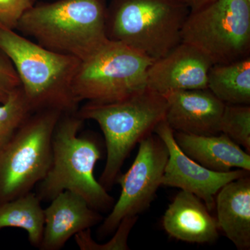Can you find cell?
<instances>
[{
  "label": "cell",
  "mask_w": 250,
  "mask_h": 250,
  "mask_svg": "<svg viewBox=\"0 0 250 250\" xmlns=\"http://www.w3.org/2000/svg\"><path fill=\"white\" fill-rule=\"evenodd\" d=\"M0 52L12 62L31 111L76 113L80 103L72 84L82 61L49 50L3 27H0Z\"/></svg>",
  "instance_id": "6da1fadb"
},
{
  "label": "cell",
  "mask_w": 250,
  "mask_h": 250,
  "mask_svg": "<svg viewBox=\"0 0 250 250\" xmlns=\"http://www.w3.org/2000/svg\"><path fill=\"white\" fill-rule=\"evenodd\" d=\"M106 0H57L34 5L16 30L39 45L83 62L109 41L106 34Z\"/></svg>",
  "instance_id": "7a4b0ae2"
},
{
  "label": "cell",
  "mask_w": 250,
  "mask_h": 250,
  "mask_svg": "<svg viewBox=\"0 0 250 250\" xmlns=\"http://www.w3.org/2000/svg\"><path fill=\"white\" fill-rule=\"evenodd\" d=\"M83 122L77 112L61 116L52 135V164L36 186V194L41 202H50L69 190L83 197L93 209L106 213L113 208L114 199L94 176L101 150L95 138L79 135Z\"/></svg>",
  "instance_id": "3957f363"
},
{
  "label": "cell",
  "mask_w": 250,
  "mask_h": 250,
  "mask_svg": "<svg viewBox=\"0 0 250 250\" xmlns=\"http://www.w3.org/2000/svg\"><path fill=\"white\" fill-rule=\"evenodd\" d=\"M167 103L161 94L147 88L110 103L87 102L77 115L98 123L104 136L106 161L98 182L106 190L116 182L123 164L136 144L165 121Z\"/></svg>",
  "instance_id": "277c9868"
},
{
  "label": "cell",
  "mask_w": 250,
  "mask_h": 250,
  "mask_svg": "<svg viewBox=\"0 0 250 250\" xmlns=\"http://www.w3.org/2000/svg\"><path fill=\"white\" fill-rule=\"evenodd\" d=\"M189 13L181 0H110L106 36L154 62L182 42Z\"/></svg>",
  "instance_id": "5b68a950"
},
{
  "label": "cell",
  "mask_w": 250,
  "mask_h": 250,
  "mask_svg": "<svg viewBox=\"0 0 250 250\" xmlns=\"http://www.w3.org/2000/svg\"><path fill=\"white\" fill-rule=\"evenodd\" d=\"M62 114L33 112L0 148V203L31 192L45 177L52 164V135Z\"/></svg>",
  "instance_id": "8992f818"
},
{
  "label": "cell",
  "mask_w": 250,
  "mask_h": 250,
  "mask_svg": "<svg viewBox=\"0 0 250 250\" xmlns=\"http://www.w3.org/2000/svg\"><path fill=\"white\" fill-rule=\"evenodd\" d=\"M154 61L121 42L109 41L81 62L72 91L82 101L110 103L129 98L147 88Z\"/></svg>",
  "instance_id": "52a82bcc"
},
{
  "label": "cell",
  "mask_w": 250,
  "mask_h": 250,
  "mask_svg": "<svg viewBox=\"0 0 250 250\" xmlns=\"http://www.w3.org/2000/svg\"><path fill=\"white\" fill-rule=\"evenodd\" d=\"M182 42L201 51L213 64L250 57V1L214 0L190 11Z\"/></svg>",
  "instance_id": "ba28073f"
},
{
  "label": "cell",
  "mask_w": 250,
  "mask_h": 250,
  "mask_svg": "<svg viewBox=\"0 0 250 250\" xmlns=\"http://www.w3.org/2000/svg\"><path fill=\"white\" fill-rule=\"evenodd\" d=\"M139 144V152L132 165L116 179V183L121 187V195L99 228L100 238L116 231L125 217L138 215L147 210L161 186L168 159L167 146L155 133L145 138Z\"/></svg>",
  "instance_id": "9c48e42d"
},
{
  "label": "cell",
  "mask_w": 250,
  "mask_h": 250,
  "mask_svg": "<svg viewBox=\"0 0 250 250\" xmlns=\"http://www.w3.org/2000/svg\"><path fill=\"white\" fill-rule=\"evenodd\" d=\"M154 133L165 142L168 159L161 180V186L178 188L201 199L208 210L215 206V197L225 184L250 174L237 169L227 172L210 170L182 152L174 138V131L166 121L156 126Z\"/></svg>",
  "instance_id": "30bf717a"
},
{
  "label": "cell",
  "mask_w": 250,
  "mask_h": 250,
  "mask_svg": "<svg viewBox=\"0 0 250 250\" xmlns=\"http://www.w3.org/2000/svg\"><path fill=\"white\" fill-rule=\"evenodd\" d=\"M211 61L196 47L180 42L149 67L147 87L164 95L178 90L207 88Z\"/></svg>",
  "instance_id": "8fae6325"
},
{
  "label": "cell",
  "mask_w": 250,
  "mask_h": 250,
  "mask_svg": "<svg viewBox=\"0 0 250 250\" xmlns=\"http://www.w3.org/2000/svg\"><path fill=\"white\" fill-rule=\"evenodd\" d=\"M163 95L167 103L165 121L174 131L198 136L220 134L225 104L208 88L172 90Z\"/></svg>",
  "instance_id": "7c38bea8"
},
{
  "label": "cell",
  "mask_w": 250,
  "mask_h": 250,
  "mask_svg": "<svg viewBox=\"0 0 250 250\" xmlns=\"http://www.w3.org/2000/svg\"><path fill=\"white\" fill-rule=\"evenodd\" d=\"M44 208L45 226L39 249H62L77 233L103 222L101 213L93 209L86 201L69 190L61 192Z\"/></svg>",
  "instance_id": "4fadbf2b"
},
{
  "label": "cell",
  "mask_w": 250,
  "mask_h": 250,
  "mask_svg": "<svg viewBox=\"0 0 250 250\" xmlns=\"http://www.w3.org/2000/svg\"><path fill=\"white\" fill-rule=\"evenodd\" d=\"M201 199L181 190L163 217V226L172 238L187 243H210L218 238L216 218Z\"/></svg>",
  "instance_id": "5bb4252c"
},
{
  "label": "cell",
  "mask_w": 250,
  "mask_h": 250,
  "mask_svg": "<svg viewBox=\"0 0 250 250\" xmlns=\"http://www.w3.org/2000/svg\"><path fill=\"white\" fill-rule=\"evenodd\" d=\"M174 138L184 154L210 170L227 172L237 168L250 172L249 153L223 133L198 136L174 131Z\"/></svg>",
  "instance_id": "9a60e30c"
},
{
  "label": "cell",
  "mask_w": 250,
  "mask_h": 250,
  "mask_svg": "<svg viewBox=\"0 0 250 250\" xmlns=\"http://www.w3.org/2000/svg\"><path fill=\"white\" fill-rule=\"evenodd\" d=\"M217 222L237 249H250V176L229 182L215 197Z\"/></svg>",
  "instance_id": "2e32d148"
},
{
  "label": "cell",
  "mask_w": 250,
  "mask_h": 250,
  "mask_svg": "<svg viewBox=\"0 0 250 250\" xmlns=\"http://www.w3.org/2000/svg\"><path fill=\"white\" fill-rule=\"evenodd\" d=\"M207 88L225 104L250 105V57L225 64H213Z\"/></svg>",
  "instance_id": "e0dca14e"
},
{
  "label": "cell",
  "mask_w": 250,
  "mask_h": 250,
  "mask_svg": "<svg viewBox=\"0 0 250 250\" xmlns=\"http://www.w3.org/2000/svg\"><path fill=\"white\" fill-rule=\"evenodd\" d=\"M44 226V208L36 192L31 191L14 200L0 203V229H22L27 233L28 241L34 248H40Z\"/></svg>",
  "instance_id": "ac0fdd59"
},
{
  "label": "cell",
  "mask_w": 250,
  "mask_h": 250,
  "mask_svg": "<svg viewBox=\"0 0 250 250\" xmlns=\"http://www.w3.org/2000/svg\"><path fill=\"white\" fill-rule=\"evenodd\" d=\"M31 113L21 86L13 92L5 103L0 104V148L9 141Z\"/></svg>",
  "instance_id": "d6986e66"
},
{
  "label": "cell",
  "mask_w": 250,
  "mask_h": 250,
  "mask_svg": "<svg viewBox=\"0 0 250 250\" xmlns=\"http://www.w3.org/2000/svg\"><path fill=\"white\" fill-rule=\"evenodd\" d=\"M220 131L250 154V105L225 104L220 119Z\"/></svg>",
  "instance_id": "ffe728a7"
},
{
  "label": "cell",
  "mask_w": 250,
  "mask_h": 250,
  "mask_svg": "<svg viewBox=\"0 0 250 250\" xmlns=\"http://www.w3.org/2000/svg\"><path fill=\"white\" fill-rule=\"evenodd\" d=\"M138 218V215H130L123 218L115 231L114 236L108 243L100 244L94 241L90 229L77 233L75 236V241L81 250H129L128 238Z\"/></svg>",
  "instance_id": "44dd1931"
},
{
  "label": "cell",
  "mask_w": 250,
  "mask_h": 250,
  "mask_svg": "<svg viewBox=\"0 0 250 250\" xmlns=\"http://www.w3.org/2000/svg\"><path fill=\"white\" fill-rule=\"evenodd\" d=\"M35 2L36 0H0V27L16 30L20 19Z\"/></svg>",
  "instance_id": "7402d4cb"
},
{
  "label": "cell",
  "mask_w": 250,
  "mask_h": 250,
  "mask_svg": "<svg viewBox=\"0 0 250 250\" xmlns=\"http://www.w3.org/2000/svg\"><path fill=\"white\" fill-rule=\"evenodd\" d=\"M21 86V81L12 62L0 52V104L4 103Z\"/></svg>",
  "instance_id": "603a6c76"
},
{
  "label": "cell",
  "mask_w": 250,
  "mask_h": 250,
  "mask_svg": "<svg viewBox=\"0 0 250 250\" xmlns=\"http://www.w3.org/2000/svg\"><path fill=\"white\" fill-rule=\"evenodd\" d=\"M190 9V11H195L209 4L214 0H181Z\"/></svg>",
  "instance_id": "cb8c5ba5"
},
{
  "label": "cell",
  "mask_w": 250,
  "mask_h": 250,
  "mask_svg": "<svg viewBox=\"0 0 250 250\" xmlns=\"http://www.w3.org/2000/svg\"><path fill=\"white\" fill-rule=\"evenodd\" d=\"M248 1H250V0H248Z\"/></svg>",
  "instance_id": "d4e9b609"
}]
</instances>
